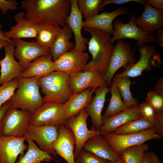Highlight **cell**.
<instances>
[{
  "mask_svg": "<svg viewBox=\"0 0 163 163\" xmlns=\"http://www.w3.org/2000/svg\"><path fill=\"white\" fill-rule=\"evenodd\" d=\"M4 47L5 56L3 59H0V85L19 78L23 71L19 62L14 58V43L8 42Z\"/></svg>",
  "mask_w": 163,
  "mask_h": 163,
  "instance_id": "obj_17",
  "label": "cell"
},
{
  "mask_svg": "<svg viewBox=\"0 0 163 163\" xmlns=\"http://www.w3.org/2000/svg\"><path fill=\"white\" fill-rule=\"evenodd\" d=\"M83 28L91 36L88 44L92 59L82 71L92 70L104 75L108 69L114 47L110 41L111 34L97 29Z\"/></svg>",
  "mask_w": 163,
  "mask_h": 163,
  "instance_id": "obj_2",
  "label": "cell"
},
{
  "mask_svg": "<svg viewBox=\"0 0 163 163\" xmlns=\"http://www.w3.org/2000/svg\"><path fill=\"white\" fill-rule=\"evenodd\" d=\"M18 3L16 0H0V9L2 12L6 14L8 10H16Z\"/></svg>",
  "mask_w": 163,
  "mask_h": 163,
  "instance_id": "obj_40",
  "label": "cell"
},
{
  "mask_svg": "<svg viewBox=\"0 0 163 163\" xmlns=\"http://www.w3.org/2000/svg\"><path fill=\"white\" fill-rule=\"evenodd\" d=\"M71 4L70 13L67 18L66 24L69 25L74 35L75 50L84 51L85 50L89 40L82 36V30L83 27L82 13L79 9L77 0H70Z\"/></svg>",
  "mask_w": 163,
  "mask_h": 163,
  "instance_id": "obj_19",
  "label": "cell"
},
{
  "mask_svg": "<svg viewBox=\"0 0 163 163\" xmlns=\"http://www.w3.org/2000/svg\"><path fill=\"white\" fill-rule=\"evenodd\" d=\"M26 136L18 137L0 135V163H15L19 155H24L28 146L25 144Z\"/></svg>",
  "mask_w": 163,
  "mask_h": 163,
  "instance_id": "obj_16",
  "label": "cell"
},
{
  "mask_svg": "<svg viewBox=\"0 0 163 163\" xmlns=\"http://www.w3.org/2000/svg\"><path fill=\"white\" fill-rule=\"evenodd\" d=\"M14 18L16 24L11 26L9 31L3 32L5 36L9 39L37 37V23L26 18L24 11L15 14Z\"/></svg>",
  "mask_w": 163,
  "mask_h": 163,
  "instance_id": "obj_20",
  "label": "cell"
},
{
  "mask_svg": "<svg viewBox=\"0 0 163 163\" xmlns=\"http://www.w3.org/2000/svg\"><path fill=\"white\" fill-rule=\"evenodd\" d=\"M104 136L114 151L120 156L123 152L129 147L144 143L151 139H160L163 137L156 133L155 128L132 134L116 135L111 133Z\"/></svg>",
  "mask_w": 163,
  "mask_h": 163,
  "instance_id": "obj_8",
  "label": "cell"
},
{
  "mask_svg": "<svg viewBox=\"0 0 163 163\" xmlns=\"http://www.w3.org/2000/svg\"><path fill=\"white\" fill-rule=\"evenodd\" d=\"M19 85L18 78H15L0 86V109L15 93Z\"/></svg>",
  "mask_w": 163,
  "mask_h": 163,
  "instance_id": "obj_36",
  "label": "cell"
},
{
  "mask_svg": "<svg viewBox=\"0 0 163 163\" xmlns=\"http://www.w3.org/2000/svg\"><path fill=\"white\" fill-rule=\"evenodd\" d=\"M111 83L117 87L124 103L128 108L139 105L138 101L132 94L130 90L131 82L129 77L125 76L118 79H113Z\"/></svg>",
  "mask_w": 163,
  "mask_h": 163,
  "instance_id": "obj_32",
  "label": "cell"
},
{
  "mask_svg": "<svg viewBox=\"0 0 163 163\" xmlns=\"http://www.w3.org/2000/svg\"><path fill=\"white\" fill-rule=\"evenodd\" d=\"M67 119L64 104L48 102L44 103L37 110L31 113L30 125L58 127L64 125Z\"/></svg>",
  "mask_w": 163,
  "mask_h": 163,
  "instance_id": "obj_6",
  "label": "cell"
},
{
  "mask_svg": "<svg viewBox=\"0 0 163 163\" xmlns=\"http://www.w3.org/2000/svg\"><path fill=\"white\" fill-rule=\"evenodd\" d=\"M110 163H125L123 159H122L121 156L118 159L113 161H111Z\"/></svg>",
  "mask_w": 163,
  "mask_h": 163,
  "instance_id": "obj_50",
  "label": "cell"
},
{
  "mask_svg": "<svg viewBox=\"0 0 163 163\" xmlns=\"http://www.w3.org/2000/svg\"><path fill=\"white\" fill-rule=\"evenodd\" d=\"M133 52L130 44L121 40L117 41L114 46L107 71L104 75L107 85L109 86L116 72L120 68H124L134 64L136 59L133 56Z\"/></svg>",
  "mask_w": 163,
  "mask_h": 163,
  "instance_id": "obj_10",
  "label": "cell"
},
{
  "mask_svg": "<svg viewBox=\"0 0 163 163\" xmlns=\"http://www.w3.org/2000/svg\"><path fill=\"white\" fill-rule=\"evenodd\" d=\"M10 107V105L8 101L3 105L0 109V135L2 134L3 118L6 111Z\"/></svg>",
  "mask_w": 163,
  "mask_h": 163,
  "instance_id": "obj_44",
  "label": "cell"
},
{
  "mask_svg": "<svg viewBox=\"0 0 163 163\" xmlns=\"http://www.w3.org/2000/svg\"><path fill=\"white\" fill-rule=\"evenodd\" d=\"M21 3L27 19L62 28L66 24L71 8L70 0H24Z\"/></svg>",
  "mask_w": 163,
  "mask_h": 163,
  "instance_id": "obj_1",
  "label": "cell"
},
{
  "mask_svg": "<svg viewBox=\"0 0 163 163\" xmlns=\"http://www.w3.org/2000/svg\"><path fill=\"white\" fill-rule=\"evenodd\" d=\"M139 111L143 118L153 122L157 113L152 106L145 102L139 104Z\"/></svg>",
  "mask_w": 163,
  "mask_h": 163,
  "instance_id": "obj_39",
  "label": "cell"
},
{
  "mask_svg": "<svg viewBox=\"0 0 163 163\" xmlns=\"http://www.w3.org/2000/svg\"><path fill=\"white\" fill-rule=\"evenodd\" d=\"M109 91L111 97L110 103L107 107L105 112L102 116V120L116 114L128 108L121 99L119 90L114 84L111 83Z\"/></svg>",
  "mask_w": 163,
  "mask_h": 163,
  "instance_id": "obj_33",
  "label": "cell"
},
{
  "mask_svg": "<svg viewBox=\"0 0 163 163\" xmlns=\"http://www.w3.org/2000/svg\"><path fill=\"white\" fill-rule=\"evenodd\" d=\"M8 42L6 40H0V50L7 44Z\"/></svg>",
  "mask_w": 163,
  "mask_h": 163,
  "instance_id": "obj_49",
  "label": "cell"
},
{
  "mask_svg": "<svg viewBox=\"0 0 163 163\" xmlns=\"http://www.w3.org/2000/svg\"><path fill=\"white\" fill-rule=\"evenodd\" d=\"M140 58L135 64L127 66L125 71L114 76L113 79L123 77H135L141 75L144 71H149L152 67H156L161 64L160 55L154 46L144 45L138 48Z\"/></svg>",
  "mask_w": 163,
  "mask_h": 163,
  "instance_id": "obj_7",
  "label": "cell"
},
{
  "mask_svg": "<svg viewBox=\"0 0 163 163\" xmlns=\"http://www.w3.org/2000/svg\"><path fill=\"white\" fill-rule=\"evenodd\" d=\"M19 85L16 92L8 100L10 107L19 108L32 113L44 104L40 91L39 78H18Z\"/></svg>",
  "mask_w": 163,
  "mask_h": 163,
  "instance_id": "obj_3",
  "label": "cell"
},
{
  "mask_svg": "<svg viewBox=\"0 0 163 163\" xmlns=\"http://www.w3.org/2000/svg\"><path fill=\"white\" fill-rule=\"evenodd\" d=\"M128 11L124 7L118 8L110 12H104L83 22V27L100 30L113 34L114 30L112 23L117 17L124 15Z\"/></svg>",
  "mask_w": 163,
  "mask_h": 163,
  "instance_id": "obj_23",
  "label": "cell"
},
{
  "mask_svg": "<svg viewBox=\"0 0 163 163\" xmlns=\"http://www.w3.org/2000/svg\"><path fill=\"white\" fill-rule=\"evenodd\" d=\"M2 25L0 24V40H5L8 42L13 43L11 39L8 38L4 35L2 29Z\"/></svg>",
  "mask_w": 163,
  "mask_h": 163,
  "instance_id": "obj_48",
  "label": "cell"
},
{
  "mask_svg": "<svg viewBox=\"0 0 163 163\" xmlns=\"http://www.w3.org/2000/svg\"><path fill=\"white\" fill-rule=\"evenodd\" d=\"M31 113L18 108L10 107L2 119V135L18 137L25 136L30 125Z\"/></svg>",
  "mask_w": 163,
  "mask_h": 163,
  "instance_id": "obj_9",
  "label": "cell"
},
{
  "mask_svg": "<svg viewBox=\"0 0 163 163\" xmlns=\"http://www.w3.org/2000/svg\"><path fill=\"white\" fill-rule=\"evenodd\" d=\"M73 34L70 28L66 24L49 49L53 61L65 53L74 49L75 45L70 41Z\"/></svg>",
  "mask_w": 163,
  "mask_h": 163,
  "instance_id": "obj_28",
  "label": "cell"
},
{
  "mask_svg": "<svg viewBox=\"0 0 163 163\" xmlns=\"http://www.w3.org/2000/svg\"><path fill=\"white\" fill-rule=\"evenodd\" d=\"M104 75L98 72L89 70L70 74L69 80L70 91L72 94H76L89 88H97L107 86Z\"/></svg>",
  "mask_w": 163,
  "mask_h": 163,
  "instance_id": "obj_14",
  "label": "cell"
},
{
  "mask_svg": "<svg viewBox=\"0 0 163 163\" xmlns=\"http://www.w3.org/2000/svg\"><path fill=\"white\" fill-rule=\"evenodd\" d=\"M25 136L35 141L41 150L53 157H56L53 145L58 137L57 127L29 125Z\"/></svg>",
  "mask_w": 163,
  "mask_h": 163,
  "instance_id": "obj_12",
  "label": "cell"
},
{
  "mask_svg": "<svg viewBox=\"0 0 163 163\" xmlns=\"http://www.w3.org/2000/svg\"><path fill=\"white\" fill-rule=\"evenodd\" d=\"M96 88H88L82 92L72 94L69 100L64 104V108L67 119L77 116L91 101L92 95Z\"/></svg>",
  "mask_w": 163,
  "mask_h": 163,
  "instance_id": "obj_27",
  "label": "cell"
},
{
  "mask_svg": "<svg viewBox=\"0 0 163 163\" xmlns=\"http://www.w3.org/2000/svg\"><path fill=\"white\" fill-rule=\"evenodd\" d=\"M82 149L110 161H116L121 157L114 151L104 136L100 134L87 140L84 144Z\"/></svg>",
  "mask_w": 163,
  "mask_h": 163,
  "instance_id": "obj_25",
  "label": "cell"
},
{
  "mask_svg": "<svg viewBox=\"0 0 163 163\" xmlns=\"http://www.w3.org/2000/svg\"><path fill=\"white\" fill-rule=\"evenodd\" d=\"M141 15L135 18L136 24L146 33L153 32L163 26V11L155 9L147 2Z\"/></svg>",
  "mask_w": 163,
  "mask_h": 163,
  "instance_id": "obj_24",
  "label": "cell"
},
{
  "mask_svg": "<svg viewBox=\"0 0 163 163\" xmlns=\"http://www.w3.org/2000/svg\"><path fill=\"white\" fill-rule=\"evenodd\" d=\"M147 2L149 4L155 9L163 11V0H146Z\"/></svg>",
  "mask_w": 163,
  "mask_h": 163,
  "instance_id": "obj_45",
  "label": "cell"
},
{
  "mask_svg": "<svg viewBox=\"0 0 163 163\" xmlns=\"http://www.w3.org/2000/svg\"><path fill=\"white\" fill-rule=\"evenodd\" d=\"M135 16H130L129 21L124 23L119 19L114 20L112 26L114 30L113 36L110 42L113 43L116 41L124 38L134 39L137 41L136 46L138 48L147 43L156 42V37L149 34L139 27L136 24Z\"/></svg>",
  "mask_w": 163,
  "mask_h": 163,
  "instance_id": "obj_5",
  "label": "cell"
},
{
  "mask_svg": "<svg viewBox=\"0 0 163 163\" xmlns=\"http://www.w3.org/2000/svg\"><path fill=\"white\" fill-rule=\"evenodd\" d=\"M145 102L152 106L156 113L163 111V96L154 90L148 93Z\"/></svg>",
  "mask_w": 163,
  "mask_h": 163,
  "instance_id": "obj_38",
  "label": "cell"
},
{
  "mask_svg": "<svg viewBox=\"0 0 163 163\" xmlns=\"http://www.w3.org/2000/svg\"><path fill=\"white\" fill-rule=\"evenodd\" d=\"M26 136L28 143V147L26 153L19 158L17 163H41L43 161L50 162L53 156L41 150L32 140Z\"/></svg>",
  "mask_w": 163,
  "mask_h": 163,
  "instance_id": "obj_30",
  "label": "cell"
},
{
  "mask_svg": "<svg viewBox=\"0 0 163 163\" xmlns=\"http://www.w3.org/2000/svg\"></svg>",
  "mask_w": 163,
  "mask_h": 163,
  "instance_id": "obj_51",
  "label": "cell"
},
{
  "mask_svg": "<svg viewBox=\"0 0 163 163\" xmlns=\"http://www.w3.org/2000/svg\"><path fill=\"white\" fill-rule=\"evenodd\" d=\"M55 71L54 61L50 54L40 56L34 60L20 77L23 78L46 76Z\"/></svg>",
  "mask_w": 163,
  "mask_h": 163,
  "instance_id": "obj_26",
  "label": "cell"
},
{
  "mask_svg": "<svg viewBox=\"0 0 163 163\" xmlns=\"http://www.w3.org/2000/svg\"><path fill=\"white\" fill-rule=\"evenodd\" d=\"M139 105L102 119V125L99 130L100 134L104 136L110 133L127 122L142 117L139 110Z\"/></svg>",
  "mask_w": 163,
  "mask_h": 163,
  "instance_id": "obj_21",
  "label": "cell"
},
{
  "mask_svg": "<svg viewBox=\"0 0 163 163\" xmlns=\"http://www.w3.org/2000/svg\"><path fill=\"white\" fill-rule=\"evenodd\" d=\"M70 74L54 71L49 75L39 78L41 91L45 95L44 103L56 102L65 104L72 94L69 86Z\"/></svg>",
  "mask_w": 163,
  "mask_h": 163,
  "instance_id": "obj_4",
  "label": "cell"
},
{
  "mask_svg": "<svg viewBox=\"0 0 163 163\" xmlns=\"http://www.w3.org/2000/svg\"><path fill=\"white\" fill-rule=\"evenodd\" d=\"M102 0H78V8L82 13L85 21L99 14L100 6Z\"/></svg>",
  "mask_w": 163,
  "mask_h": 163,
  "instance_id": "obj_35",
  "label": "cell"
},
{
  "mask_svg": "<svg viewBox=\"0 0 163 163\" xmlns=\"http://www.w3.org/2000/svg\"><path fill=\"white\" fill-rule=\"evenodd\" d=\"M131 2L138 3L143 6L146 3V1L144 0H103L100 6V11L102 10L105 6L108 4H115L120 5Z\"/></svg>",
  "mask_w": 163,
  "mask_h": 163,
  "instance_id": "obj_41",
  "label": "cell"
},
{
  "mask_svg": "<svg viewBox=\"0 0 163 163\" xmlns=\"http://www.w3.org/2000/svg\"><path fill=\"white\" fill-rule=\"evenodd\" d=\"M89 58L87 53L74 49L54 61L55 71L69 74L82 71Z\"/></svg>",
  "mask_w": 163,
  "mask_h": 163,
  "instance_id": "obj_15",
  "label": "cell"
},
{
  "mask_svg": "<svg viewBox=\"0 0 163 163\" xmlns=\"http://www.w3.org/2000/svg\"><path fill=\"white\" fill-rule=\"evenodd\" d=\"M142 163H163L154 153L146 151L144 155Z\"/></svg>",
  "mask_w": 163,
  "mask_h": 163,
  "instance_id": "obj_43",
  "label": "cell"
},
{
  "mask_svg": "<svg viewBox=\"0 0 163 163\" xmlns=\"http://www.w3.org/2000/svg\"><path fill=\"white\" fill-rule=\"evenodd\" d=\"M62 30L59 26L37 23L36 41L41 46L49 50Z\"/></svg>",
  "mask_w": 163,
  "mask_h": 163,
  "instance_id": "obj_29",
  "label": "cell"
},
{
  "mask_svg": "<svg viewBox=\"0 0 163 163\" xmlns=\"http://www.w3.org/2000/svg\"><path fill=\"white\" fill-rule=\"evenodd\" d=\"M156 133L163 136V111L156 113L153 121Z\"/></svg>",
  "mask_w": 163,
  "mask_h": 163,
  "instance_id": "obj_42",
  "label": "cell"
},
{
  "mask_svg": "<svg viewBox=\"0 0 163 163\" xmlns=\"http://www.w3.org/2000/svg\"><path fill=\"white\" fill-rule=\"evenodd\" d=\"M154 128L153 123L142 117L127 122L115 129L111 133L116 135L135 133Z\"/></svg>",
  "mask_w": 163,
  "mask_h": 163,
  "instance_id": "obj_31",
  "label": "cell"
},
{
  "mask_svg": "<svg viewBox=\"0 0 163 163\" xmlns=\"http://www.w3.org/2000/svg\"><path fill=\"white\" fill-rule=\"evenodd\" d=\"M149 148L145 143L133 146L125 150L121 156L125 163H142L145 152Z\"/></svg>",
  "mask_w": 163,
  "mask_h": 163,
  "instance_id": "obj_34",
  "label": "cell"
},
{
  "mask_svg": "<svg viewBox=\"0 0 163 163\" xmlns=\"http://www.w3.org/2000/svg\"><path fill=\"white\" fill-rule=\"evenodd\" d=\"M108 87L102 86L96 88L95 95L91 101L85 108L91 118L92 126L90 129L99 131L102 125L101 112L106 100Z\"/></svg>",
  "mask_w": 163,
  "mask_h": 163,
  "instance_id": "obj_22",
  "label": "cell"
},
{
  "mask_svg": "<svg viewBox=\"0 0 163 163\" xmlns=\"http://www.w3.org/2000/svg\"><path fill=\"white\" fill-rule=\"evenodd\" d=\"M11 40L15 47L14 57L18 60L23 71L35 59L50 54L49 49L41 46L36 41L29 42L20 39H13Z\"/></svg>",
  "mask_w": 163,
  "mask_h": 163,
  "instance_id": "obj_13",
  "label": "cell"
},
{
  "mask_svg": "<svg viewBox=\"0 0 163 163\" xmlns=\"http://www.w3.org/2000/svg\"><path fill=\"white\" fill-rule=\"evenodd\" d=\"M157 36L156 37V41L158 44L163 48V29L161 28L156 30Z\"/></svg>",
  "mask_w": 163,
  "mask_h": 163,
  "instance_id": "obj_47",
  "label": "cell"
},
{
  "mask_svg": "<svg viewBox=\"0 0 163 163\" xmlns=\"http://www.w3.org/2000/svg\"><path fill=\"white\" fill-rule=\"evenodd\" d=\"M88 116L85 109H83L77 116L67 119L64 124L71 130L75 138V145L74 152L75 159L87 140L100 134L99 131L88 129L87 120Z\"/></svg>",
  "mask_w": 163,
  "mask_h": 163,
  "instance_id": "obj_11",
  "label": "cell"
},
{
  "mask_svg": "<svg viewBox=\"0 0 163 163\" xmlns=\"http://www.w3.org/2000/svg\"><path fill=\"white\" fill-rule=\"evenodd\" d=\"M75 159V163H110L111 162L83 149L80 151Z\"/></svg>",
  "mask_w": 163,
  "mask_h": 163,
  "instance_id": "obj_37",
  "label": "cell"
},
{
  "mask_svg": "<svg viewBox=\"0 0 163 163\" xmlns=\"http://www.w3.org/2000/svg\"><path fill=\"white\" fill-rule=\"evenodd\" d=\"M58 137L53 145L56 154L64 159L68 163H75L74 152L75 140L71 130L64 125L57 127Z\"/></svg>",
  "mask_w": 163,
  "mask_h": 163,
  "instance_id": "obj_18",
  "label": "cell"
},
{
  "mask_svg": "<svg viewBox=\"0 0 163 163\" xmlns=\"http://www.w3.org/2000/svg\"><path fill=\"white\" fill-rule=\"evenodd\" d=\"M154 91L163 96V78L161 77L156 83L154 88Z\"/></svg>",
  "mask_w": 163,
  "mask_h": 163,
  "instance_id": "obj_46",
  "label": "cell"
}]
</instances>
